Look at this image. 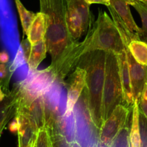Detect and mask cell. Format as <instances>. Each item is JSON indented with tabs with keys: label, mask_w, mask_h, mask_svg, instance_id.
<instances>
[{
	"label": "cell",
	"mask_w": 147,
	"mask_h": 147,
	"mask_svg": "<svg viewBox=\"0 0 147 147\" xmlns=\"http://www.w3.org/2000/svg\"><path fill=\"white\" fill-rule=\"evenodd\" d=\"M35 147H52L50 135L46 127L39 130L35 140Z\"/></svg>",
	"instance_id": "cell-27"
},
{
	"label": "cell",
	"mask_w": 147,
	"mask_h": 147,
	"mask_svg": "<svg viewBox=\"0 0 147 147\" xmlns=\"http://www.w3.org/2000/svg\"><path fill=\"white\" fill-rule=\"evenodd\" d=\"M86 87V71L84 69L77 66L69 77L67 83L66 110L64 114H71L79 98Z\"/></svg>",
	"instance_id": "cell-11"
},
{
	"label": "cell",
	"mask_w": 147,
	"mask_h": 147,
	"mask_svg": "<svg viewBox=\"0 0 147 147\" xmlns=\"http://www.w3.org/2000/svg\"><path fill=\"white\" fill-rule=\"evenodd\" d=\"M138 107H139L140 112L142 113L143 115L147 119V82L146 83L143 89L142 93H141V97L138 102Z\"/></svg>",
	"instance_id": "cell-29"
},
{
	"label": "cell",
	"mask_w": 147,
	"mask_h": 147,
	"mask_svg": "<svg viewBox=\"0 0 147 147\" xmlns=\"http://www.w3.org/2000/svg\"><path fill=\"white\" fill-rule=\"evenodd\" d=\"M35 142H33V143H32V144H31V145H30V146H29V147H32V146H33V145H34V144H35Z\"/></svg>",
	"instance_id": "cell-37"
},
{
	"label": "cell",
	"mask_w": 147,
	"mask_h": 147,
	"mask_svg": "<svg viewBox=\"0 0 147 147\" xmlns=\"http://www.w3.org/2000/svg\"><path fill=\"white\" fill-rule=\"evenodd\" d=\"M129 138L131 147H141V136L139 130V107L138 102H134L131 110V121Z\"/></svg>",
	"instance_id": "cell-19"
},
{
	"label": "cell",
	"mask_w": 147,
	"mask_h": 147,
	"mask_svg": "<svg viewBox=\"0 0 147 147\" xmlns=\"http://www.w3.org/2000/svg\"><path fill=\"white\" fill-rule=\"evenodd\" d=\"M40 12L46 14L48 27L45 39L51 56L49 66L57 81L65 84L67 75L82 56L81 42L74 39L66 24V0H40Z\"/></svg>",
	"instance_id": "cell-1"
},
{
	"label": "cell",
	"mask_w": 147,
	"mask_h": 147,
	"mask_svg": "<svg viewBox=\"0 0 147 147\" xmlns=\"http://www.w3.org/2000/svg\"><path fill=\"white\" fill-rule=\"evenodd\" d=\"M88 5H92V4H100V5H105V6H110V0H84Z\"/></svg>",
	"instance_id": "cell-32"
},
{
	"label": "cell",
	"mask_w": 147,
	"mask_h": 147,
	"mask_svg": "<svg viewBox=\"0 0 147 147\" xmlns=\"http://www.w3.org/2000/svg\"><path fill=\"white\" fill-rule=\"evenodd\" d=\"M48 131L51 140L52 147H71V144L66 141L58 130L48 129Z\"/></svg>",
	"instance_id": "cell-26"
},
{
	"label": "cell",
	"mask_w": 147,
	"mask_h": 147,
	"mask_svg": "<svg viewBox=\"0 0 147 147\" xmlns=\"http://www.w3.org/2000/svg\"><path fill=\"white\" fill-rule=\"evenodd\" d=\"M15 5H16L18 14H19L21 24H22L24 35H27L30 25L32 23L36 13H34V12L28 10L25 7V6H24L20 0H15Z\"/></svg>",
	"instance_id": "cell-23"
},
{
	"label": "cell",
	"mask_w": 147,
	"mask_h": 147,
	"mask_svg": "<svg viewBox=\"0 0 147 147\" xmlns=\"http://www.w3.org/2000/svg\"><path fill=\"white\" fill-rule=\"evenodd\" d=\"M6 94H5V92H4L3 90H2L1 85H0V101H2V100H3L4 99H5Z\"/></svg>",
	"instance_id": "cell-33"
},
{
	"label": "cell",
	"mask_w": 147,
	"mask_h": 147,
	"mask_svg": "<svg viewBox=\"0 0 147 147\" xmlns=\"http://www.w3.org/2000/svg\"><path fill=\"white\" fill-rule=\"evenodd\" d=\"M73 113L75 122V141L80 147H98L100 130L92 118L85 90L76 103Z\"/></svg>",
	"instance_id": "cell-5"
},
{
	"label": "cell",
	"mask_w": 147,
	"mask_h": 147,
	"mask_svg": "<svg viewBox=\"0 0 147 147\" xmlns=\"http://www.w3.org/2000/svg\"><path fill=\"white\" fill-rule=\"evenodd\" d=\"M129 6L130 5L126 0H110V7L113 9L115 13L125 23L132 35L134 40H139L141 28H138L134 21Z\"/></svg>",
	"instance_id": "cell-15"
},
{
	"label": "cell",
	"mask_w": 147,
	"mask_h": 147,
	"mask_svg": "<svg viewBox=\"0 0 147 147\" xmlns=\"http://www.w3.org/2000/svg\"><path fill=\"white\" fill-rule=\"evenodd\" d=\"M19 98L20 89L17 83L5 99L0 101V137L7 124L16 115Z\"/></svg>",
	"instance_id": "cell-13"
},
{
	"label": "cell",
	"mask_w": 147,
	"mask_h": 147,
	"mask_svg": "<svg viewBox=\"0 0 147 147\" xmlns=\"http://www.w3.org/2000/svg\"><path fill=\"white\" fill-rule=\"evenodd\" d=\"M10 60V56L8 51L3 50L0 51V63H9Z\"/></svg>",
	"instance_id": "cell-31"
},
{
	"label": "cell",
	"mask_w": 147,
	"mask_h": 147,
	"mask_svg": "<svg viewBox=\"0 0 147 147\" xmlns=\"http://www.w3.org/2000/svg\"><path fill=\"white\" fill-rule=\"evenodd\" d=\"M47 27L48 18L46 14L42 12L35 14L26 35L31 46L36 44L45 38Z\"/></svg>",
	"instance_id": "cell-16"
},
{
	"label": "cell",
	"mask_w": 147,
	"mask_h": 147,
	"mask_svg": "<svg viewBox=\"0 0 147 147\" xmlns=\"http://www.w3.org/2000/svg\"><path fill=\"white\" fill-rule=\"evenodd\" d=\"M58 131L69 143L75 141V122L74 113L71 114H63L58 124Z\"/></svg>",
	"instance_id": "cell-20"
},
{
	"label": "cell",
	"mask_w": 147,
	"mask_h": 147,
	"mask_svg": "<svg viewBox=\"0 0 147 147\" xmlns=\"http://www.w3.org/2000/svg\"><path fill=\"white\" fill-rule=\"evenodd\" d=\"M98 147H111V146L105 145V144H101V143L100 142V144H99V145H98Z\"/></svg>",
	"instance_id": "cell-36"
},
{
	"label": "cell",
	"mask_w": 147,
	"mask_h": 147,
	"mask_svg": "<svg viewBox=\"0 0 147 147\" xmlns=\"http://www.w3.org/2000/svg\"><path fill=\"white\" fill-rule=\"evenodd\" d=\"M126 1L128 2V4H129V5H130V2H131V1H138V2H143V3L147 5V0H126Z\"/></svg>",
	"instance_id": "cell-34"
},
{
	"label": "cell",
	"mask_w": 147,
	"mask_h": 147,
	"mask_svg": "<svg viewBox=\"0 0 147 147\" xmlns=\"http://www.w3.org/2000/svg\"><path fill=\"white\" fill-rule=\"evenodd\" d=\"M132 108L125 105H118L102 125L100 131V142L111 146L114 138L125 125L131 115Z\"/></svg>",
	"instance_id": "cell-9"
},
{
	"label": "cell",
	"mask_w": 147,
	"mask_h": 147,
	"mask_svg": "<svg viewBox=\"0 0 147 147\" xmlns=\"http://www.w3.org/2000/svg\"><path fill=\"white\" fill-rule=\"evenodd\" d=\"M106 53L88 52L81 57L77 66L86 71L85 92L89 109L96 127L100 131L102 121V93L105 73Z\"/></svg>",
	"instance_id": "cell-2"
},
{
	"label": "cell",
	"mask_w": 147,
	"mask_h": 147,
	"mask_svg": "<svg viewBox=\"0 0 147 147\" xmlns=\"http://www.w3.org/2000/svg\"><path fill=\"white\" fill-rule=\"evenodd\" d=\"M127 48L137 63L147 66V43L140 40H133Z\"/></svg>",
	"instance_id": "cell-21"
},
{
	"label": "cell",
	"mask_w": 147,
	"mask_h": 147,
	"mask_svg": "<svg viewBox=\"0 0 147 147\" xmlns=\"http://www.w3.org/2000/svg\"><path fill=\"white\" fill-rule=\"evenodd\" d=\"M47 52V45L45 38L36 44L32 46L30 59L28 63L29 71L38 70V66L46 57Z\"/></svg>",
	"instance_id": "cell-18"
},
{
	"label": "cell",
	"mask_w": 147,
	"mask_h": 147,
	"mask_svg": "<svg viewBox=\"0 0 147 147\" xmlns=\"http://www.w3.org/2000/svg\"><path fill=\"white\" fill-rule=\"evenodd\" d=\"M66 84L56 81L43 93V100L46 115V128L58 130V124L64 114L63 107V87Z\"/></svg>",
	"instance_id": "cell-7"
},
{
	"label": "cell",
	"mask_w": 147,
	"mask_h": 147,
	"mask_svg": "<svg viewBox=\"0 0 147 147\" xmlns=\"http://www.w3.org/2000/svg\"><path fill=\"white\" fill-rule=\"evenodd\" d=\"M126 46L112 18L101 9L99 10L97 20L90 28L86 38L81 42L82 56L94 51L118 55L125 51Z\"/></svg>",
	"instance_id": "cell-3"
},
{
	"label": "cell",
	"mask_w": 147,
	"mask_h": 147,
	"mask_svg": "<svg viewBox=\"0 0 147 147\" xmlns=\"http://www.w3.org/2000/svg\"><path fill=\"white\" fill-rule=\"evenodd\" d=\"M19 119H18V116L15 115L13 118L12 119L11 122L9 123V126H8V129L9 130L11 133L12 134H18V130H19Z\"/></svg>",
	"instance_id": "cell-30"
},
{
	"label": "cell",
	"mask_w": 147,
	"mask_h": 147,
	"mask_svg": "<svg viewBox=\"0 0 147 147\" xmlns=\"http://www.w3.org/2000/svg\"><path fill=\"white\" fill-rule=\"evenodd\" d=\"M13 74L9 63H0V85L5 94L9 92V84Z\"/></svg>",
	"instance_id": "cell-25"
},
{
	"label": "cell",
	"mask_w": 147,
	"mask_h": 147,
	"mask_svg": "<svg viewBox=\"0 0 147 147\" xmlns=\"http://www.w3.org/2000/svg\"><path fill=\"white\" fill-rule=\"evenodd\" d=\"M116 57L118 63L120 79L122 86L124 105L129 108H132L134 104V99L128 60L125 51L123 53L116 55Z\"/></svg>",
	"instance_id": "cell-14"
},
{
	"label": "cell",
	"mask_w": 147,
	"mask_h": 147,
	"mask_svg": "<svg viewBox=\"0 0 147 147\" xmlns=\"http://www.w3.org/2000/svg\"><path fill=\"white\" fill-rule=\"evenodd\" d=\"M66 20L71 37L79 40L91 25L90 5L84 0H66Z\"/></svg>",
	"instance_id": "cell-6"
},
{
	"label": "cell",
	"mask_w": 147,
	"mask_h": 147,
	"mask_svg": "<svg viewBox=\"0 0 147 147\" xmlns=\"http://www.w3.org/2000/svg\"><path fill=\"white\" fill-rule=\"evenodd\" d=\"M35 144H34V145H33V146H32V147H35Z\"/></svg>",
	"instance_id": "cell-38"
},
{
	"label": "cell",
	"mask_w": 147,
	"mask_h": 147,
	"mask_svg": "<svg viewBox=\"0 0 147 147\" xmlns=\"http://www.w3.org/2000/svg\"><path fill=\"white\" fill-rule=\"evenodd\" d=\"M57 81L54 74L49 67L43 70L28 71L24 80L18 82L22 94L29 97L41 95L53 83Z\"/></svg>",
	"instance_id": "cell-8"
},
{
	"label": "cell",
	"mask_w": 147,
	"mask_h": 147,
	"mask_svg": "<svg viewBox=\"0 0 147 147\" xmlns=\"http://www.w3.org/2000/svg\"><path fill=\"white\" fill-rule=\"evenodd\" d=\"M17 113L22 114L27 117L38 132L46 126V115L42 94L37 97H29L22 94L20 91Z\"/></svg>",
	"instance_id": "cell-10"
},
{
	"label": "cell",
	"mask_w": 147,
	"mask_h": 147,
	"mask_svg": "<svg viewBox=\"0 0 147 147\" xmlns=\"http://www.w3.org/2000/svg\"><path fill=\"white\" fill-rule=\"evenodd\" d=\"M131 76L132 91L134 102H138L144 85L147 82V66L137 63L128 51L127 46L125 49Z\"/></svg>",
	"instance_id": "cell-12"
},
{
	"label": "cell",
	"mask_w": 147,
	"mask_h": 147,
	"mask_svg": "<svg viewBox=\"0 0 147 147\" xmlns=\"http://www.w3.org/2000/svg\"><path fill=\"white\" fill-rule=\"evenodd\" d=\"M124 105L116 55L106 53L105 73L102 93V121L107 119L118 105Z\"/></svg>",
	"instance_id": "cell-4"
},
{
	"label": "cell",
	"mask_w": 147,
	"mask_h": 147,
	"mask_svg": "<svg viewBox=\"0 0 147 147\" xmlns=\"http://www.w3.org/2000/svg\"><path fill=\"white\" fill-rule=\"evenodd\" d=\"M130 5L134 7L141 18L142 27L139 34V40L147 43V5L138 1H131Z\"/></svg>",
	"instance_id": "cell-22"
},
{
	"label": "cell",
	"mask_w": 147,
	"mask_h": 147,
	"mask_svg": "<svg viewBox=\"0 0 147 147\" xmlns=\"http://www.w3.org/2000/svg\"><path fill=\"white\" fill-rule=\"evenodd\" d=\"M139 130L141 147H147V119L139 110Z\"/></svg>",
	"instance_id": "cell-28"
},
{
	"label": "cell",
	"mask_w": 147,
	"mask_h": 147,
	"mask_svg": "<svg viewBox=\"0 0 147 147\" xmlns=\"http://www.w3.org/2000/svg\"><path fill=\"white\" fill-rule=\"evenodd\" d=\"M131 115L125 125L119 131L115 138H114L111 147H131L129 138L130 126H131Z\"/></svg>",
	"instance_id": "cell-24"
},
{
	"label": "cell",
	"mask_w": 147,
	"mask_h": 147,
	"mask_svg": "<svg viewBox=\"0 0 147 147\" xmlns=\"http://www.w3.org/2000/svg\"><path fill=\"white\" fill-rule=\"evenodd\" d=\"M19 119V130H18V142L19 147H29L36 140L38 131L30 122L28 118L20 113H17Z\"/></svg>",
	"instance_id": "cell-17"
},
{
	"label": "cell",
	"mask_w": 147,
	"mask_h": 147,
	"mask_svg": "<svg viewBox=\"0 0 147 147\" xmlns=\"http://www.w3.org/2000/svg\"><path fill=\"white\" fill-rule=\"evenodd\" d=\"M71 147H80V146L79 145L77 141H74V142L71 144Z\"/></svg>",
	"instance_id": "cell-35"
}]
</instances>
